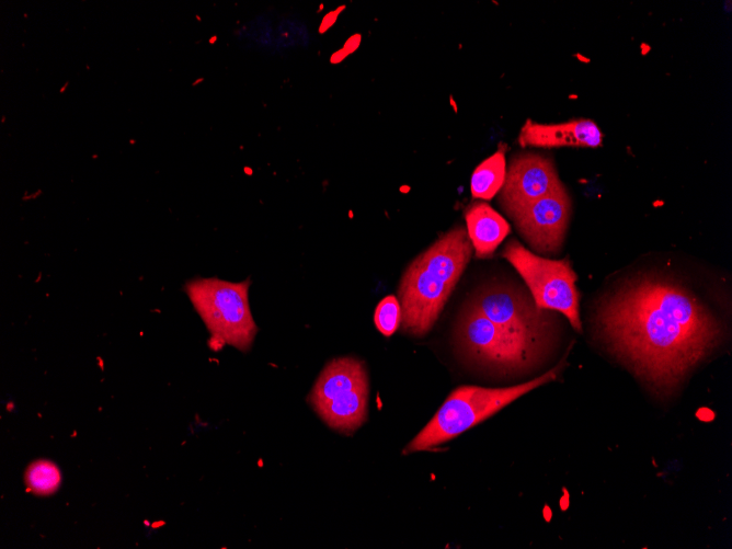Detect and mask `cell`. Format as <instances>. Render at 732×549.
<instances>
[{
    "label": "cell",
    "instance_id": "1",
    "mask_svg": "<svg viewBox=\"0 0 732 549\" xmlns=\"http://www.w3.org/2000/svg\"><path fill=\"white\" fill-rule=\"evenodd\" d=\"M597 321L613 351L661 394L672 393L721 336L719 322L691 294L655 278L605 300Z\"/></svg>",
    "mask_w": 732,
    "mask_h": 549
},
{
    "label": "cell",
    "instance_id": "2",
    "mask_svg": "<svg viewBox=\"0 0 732 549\" xmlns=\"http://www.w3.org/2000/svg\"><path fill=\"white\" fill-rule=\"evenodd\" d=\"M471 252L467 229L457 226L412 261L398 288L404 333L420 338L432 329Z\"/></svg>",
    "mask_w": 732,
    "mask_h": 549
},
{
    "label": "cell",
    "instance_id": "3",
    "mask_svg": "<svg viewBox=\"0 0 732 549\" xmlns=\"http://www.w3.org/2000/svg\"><path fill=\"white\" fill-rule=\"evenodd\" d=\"M560 368L561 365H558L530 381L506 388L458 387L447 397L424 428L408 444L403 454L428 450L447 443L523 394L554 380Z\"/></svg>",
    "mask_w": 732,
    "mask_h": 549
},
{
    "label": "cell",
    "instance_id": "4",
    "mask_svg": "<svg viewBox=\"0 0 732 549\" xmlns=\"http://www.w3.org/2000/svg\"><path fill=\"white\" fill-rule=\"evenodd\" d=\"M250 279L231 283L219 278H196L184 289L204 321L210 344L230 345L248 352L258 332L249 305Z\"/></svg>",
    "mask_w": 732,
    "mask_h": 549
},
{
    "label": "cell",
    "instance_id": "5",
    "mask_svg": "<svg viewBox=\"0 0 732 549\" xmlns=\"http://www.w3.org/2000/svg\"><path fill=\"white\" fill-rule=\"evenodd\" d=\"M467 302L540 358L549 348L556 316L538 308L525 290L507 283H490L479 287Z\"/></svg>",
    "mask_w": 732,
    "mask_h": 549
},
{
    "label": "cell",
    "instance_id": "6",
    "mask_svg": "<svg viewBox=\"0 0 732 549\" xmlns=\"http://www.w3.org/2000/svg\"><path fill=\"white\" fill-rule=\"evenodd\" d=\"M368 377L355 357L328 363L317 378L308 402L331 428L351 434L367 419Z\"/></svg>",
    "mask_w": 732,
    "mask_h": 549
},
{
    "label": "cell",
    "instance_id": "7",
    "mask_svg": "<svg viewBox=\"0 0 732 549\" xmlns=\"http://www.w3.org/2000/svg\"><path fill=\"white\" fill-rule=\"evenodd\" d=\"M502 255L522 276L538 308L562 313L581 331L577 277L568 259L541 258L514 239L505 245Z\"/></svg>",
    "mask_w": 732,
    "mask_h": 549
},
{
    "label": "cell",
    "instance_id": "8",
    "mask_svg": "<svg viewBox=\"0 0 732 549\" xmlns=\"http://www.w3.org/2000/svg\"><path fill=\"white\" fill-rule=\"evenodd\" d=\"M455 336L470 361L503 375L523 371L540 359L468 302L458 317Z\"/></svg>",
    "mask_w": 732,
    "mask_h": 549
},
{
    "label": "cell",
    "instance_id": "9",
    "mask_svg": "<svg viewBox=\"0 0 732 549\" xmlns=\"http://www.w3.org/2000/svg\"><path fill=\"white\" fill-rule=\"evenodd\" d=\"M571 215L565 186L514 210L508 216L531 249L557 253L563 243Z\"/></svg>",
    "mask_w": 732,
    "mask_h": 549
},
{
    "label": "cell",
    "instance_id": "10",
    "mask_svg": "<svg viewBox=\"0 0 732 549\" xmlns=\"http://www.w3.org/2000/svg\"><path fill=\"white\" fill-rule=\"evenodd\" d=\"M564 186L552 161L537 153L512 157L500 191V204L507 215Z\"/></svg>",
    "mask_w": 732,
    "mask_h": 549
},
{
    "label": "cell",
    "instance_id": "11",
    "mask_svg": "<svg viewBox=\"0 0 732 549\" xmlns=\"http://www.w3.org/2000/svg\"><path fill=\"white\" fill-rule=\"evenodd\" d=\"M603 138L598 125L588 118L558 124H539L527 119L519 131L518 142L522 147L597 148L603 145Z\"/></svg>",
    "mask_w": 732,
    "mask_h": 549
},
{
    "label": "cell",
    "instance_id": "12",
    "mask_svg": "<svg viewBox=\"0 0 732 549\" xmlns=\"http://www.w3.org/2000/svg\"><path fill=\"white\" fill-rule=\"evenodd\" d=\"M467 233L476 256L490 258L510 233L506 220L484 202H476L465 211Z\"/></svg>",
    "mask_w": 732,
    "mask_h": 549
},
{
    "label": "cell",
    "instance_id": "13",
    "mask_svg": "<svg viewBox=\"0 0 732 549\" xmlns=\"http://www.w3.org/2000/svg\"><path fill=\"white\" fill-rule=\"evenodd\" d=\"M506 174L505 147L497 149L473 171L470 191L474 198L489 201L501 191Z\"/></svg>",
    "mask_w": 732,
    "mask_h": 549
},
{
    "label": "cell",
    "instance_id": "14",
    "mask_svg": "<svg viewBox=\"0 0 732 549\" xmlns=\"http://www.w3.org/2000/svg\"><path fill=\"white\" fill-rule=\"evenodd\" d=\"M24 481L27 490L33 494L49 495L59 488L61 476L59 468L54 462L42 459L27 467Z\"/></svg>",
    "mask_w": 732,
    "mask_h": 549
},
{
    "label": "cell",
    "instance_id": "15",
    "mask_svg": "<svg viewBox=\"0 0 732 549\" xmlns=\"http://www.w3.org/2000/svg\"><path fill=\"white\" fill-rule=\"evenodd\" d=\"M401 317V306L398 298L389 295L377 305L374 313V322L382 335L390 336L399 329Z\"/></svg>",
    "mask_w": 732,
    "mask_h": 549
}]
</instances>
